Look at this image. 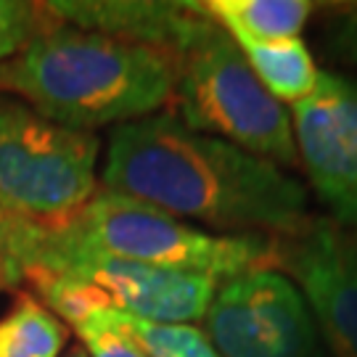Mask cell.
Here are the masks:
<instances>
[{
    "label": "cell",
    "instance_id": "cell-1",
    "mask_svg": "<svg viewBox=\"0 0 357 357\" xmlns=\"http://www.w3.org/2000/svg\"><path fill=\"white\" fill-rule=\"evenodd\" d=\"M103 191L225 233L296 238L310 217L305 185L286 169L185 128L172 112L116 125L101 169Z\"/></svg>",
    "mask_w": 357,
    "mask_h": 357
},
{
    "label": "cell",
    "instance_id": "cell-2",
    "mask_svg": "<svg viewBox=\"0 0 357 357\" xmlns=\"http://www.w3.org/2000/svg\"><path fill=\"white\" fill-rule=\"evenodd\" d=\"M178 77L172 53L56 24L0 64V93L56 125L96 132L159 114L175 98Z\"/></svg>",
    "mask_w": 357,
    "mask_h": 357
},
{
    "label": "cell",
    "instance_id": "cell-3",
    "mask_svg": "<svg viewBox=\"0 0 357 357\" xmlns=\"http://www.w3.org/2000/svg\"><path fill=\"white\" fill-rule=\"evenodd\" d=\"M61 233L66 241L128 262L204 273L230 281L281 265V241L262 233H209L156 206L103 191Z\"/></svg>",
    "mask_w": 357,
    "mask_h": 357
},
{
    "label": "cell",
    "instance_id": "cell-4",
    "mask_svg": "<svg viewBox=\"0 0 357 357\" xmlns=\"http://www.w3.org/2000/svg\"><path fill=\"white\" fill-rule=\"evenodd\" d=\"M96 132L56 125L0 93V212L32 228H69L98 193Z\"/></svg>",
    "mask_w": 357,
    "mask_h": 357
},
{
    "label": "cell",
    "instance_id": "cell-5",
    "mask_svg": "<svg viewBox=\"0 0 357 357\" xmlns=\"http://www.w3.org/2000/svg\"><path fill=\"white\" fill-rule=\"evenodd\" d=\"M172 114L185 128L273 165H299L294 146L291 114L262 88L241 48L217 29L180 61Z\"/></svg>",
    "mask_w": 357,
    "mask_h": 357
},
{
    "label": "cell",
    "instance_id": "cell-6",
    "mask_svg": "<svg viewBox=\"0 0 357 357\" xmlns=\"http://www.w3.org/2000/svg\"><path fill=\"white\" fill-rule=\"evenodd\" d=\"M204 320L206 336L222 357H320L305 296L278 270L225 281Z\"/></svg>",
    "mask_w": 357,
    "mask_h": 357
},
{
    "label": "cell",
    "instance_id": "cell-7",
    "mask_svg": "<svg viewBox=\"0 0 357 357\" xmlns=\"http://www.w3.org/2000/svg\"><path fill=\"white\" fill-rule=\"evenodd\" d=\"M294 146L310 185L342 225L357 228V79L318 72V85L294 103Z\"/></svg>",
    "mask_w": 357,
    "mask_h": 357
},
{
    "label": "cell",
    "instance_id": "cell-8",
    "mask_svg": "<svg viewBox=\"0 0 357 357\" xmlns=\"http://www.w3.org/2000/svg\"><path fill=\"white\" fill-rule=\"evenodd\" d=\"M307 296L333 357H357V238L333 222H312L281 241V265Z\"/></svg>",
    "mask_w": 357,
    "mask_h": 357
},
{
    "label": "cell",
    "instance_id": "cell-9",
    "mask_svg": "<svg viewBox=\"0 0 357 357\" xmlns=\"http://www.w3.org/2000/svg\"><path fill=\"white\" fill-rule=\"evenodd\" d=\"M45 8L61 24L159 48L180 61L220 26L202 3L165 0H51Z\"/></svg>",
    "mask_w": 357,
    "mask_h": 357
},
{
    "label": "cell",
    "instance_id": "cell-10",
    "mask_svg": "<svg viewBox=\"0 0 357 357\" xmlns=\"http://www.w3.org/2000/svg\"><path fill=\"white\" fill-rule=\"evenodd\" d=\"M202 6L238 48L299 38L315 11L312 0H206Z\"/></svg>",
    "mask_w": 357,
    "mask_h": 357
},
{
    "label": "cell",
    "instance_id": "cell-11",
    "mask_svg": "<svg viewBox=\"0 0 357 357\" xmlns=\"http://www.w3.org/2000/svg\"><path fill=\"white\" fill-rule=\"evenodd\" d=\"M246 64L275 101L299 103L318 85V69L310 48L299 38L255 43L241 48Z\"/></svg>",
    "mask_w": 357,
    "mask_h": 357
},
{
    "label": "cell",
    "instance_id": "cell-12",
    "mask_svg": "<svg viewBox=\"0 0 357 357\" xmlns=\"http://www.w3.org/2000/svg\"><path fill=\"white\" fill-rule=\"evenodd\" d=\"M69 328L35 294L19 291L0 318V357H59Z\"/></svg>",
    "mask_w": 357,
    "mask_h": 357
},
{
    "label": "cell",
    "instance_id": "cell-13",
    "mask_svg": "<svg viewBox=\"0 0 357 357\" xmlns=\"http://www.w3.org/2000/svg\"><path fill=\"white\" fill-rule=\"evenodd\" d=\"M109 318L149 357H222L202 328L180 323H151L109 310Z\"/></svg>",
    "mask_w": 357,
    "mask_h": 357
},
{
    "label": "cell",
    "instance_id": "cell-14",
    "mask_svg": "<svg viewBox=\"0 0 357 357\" xmlns=\"http://www.w3.org/2000/svg\"><path fill=\"white\" fill-rule=\"evenodd\" d=\"M61 24L45 3L0 0V64L22 53L32 40Z\"/></svg>",
    "mask_w": 357,
    "mask_h": 357
},
{
    "label": "cell",
    "instance_id": "cell-15",
    "mask_svg": "<svg viewBox=\"0 0 357 357\" xmlns=\"http://www.w3.org/2000/svg\"><path fill=\"white\" fill-rule=\"evenodd\" d=\"M75 331L82 339L88 357H149L114 320L109 318V310L90 315Z\"/></svg>",
    "mask_w": 357,
    "mask_h": 357
},
{
    "label": "cell",
    "instance_id": "cell-16",
    "mask_svg": "<svg viewBox=\"0 0 357 357\" xmlns=\"http://www.w3.org/2000/svg\"><path fill=\"white\" fill-rule=\"evenodd\" d=\"M326 48L331 59L357 69V3L333 6L326 24Z\"/></svg>",
    "mask_w": 357,
    "mask_h": 357
},
{
    "label": "cell",
    "instance_id": "cell-17",
    "mask_svg": "<svg viewBox=\"0 0 357 357\" xmlns=\"http://www.w3.org/2000/svg\"><path fill=\"white\" fill-rule=\"evenodd\" d=\"M0 281L6 283V286H19V283H22L19 270L13 268L11 257L6 255V249H3V246H0Z\"/></svg>",
    "mask_w": 357,
    "mask_h": 357
},
{
    "label": "cell",
    "instance_id": "cell-18",
    "mask_svg": "<svg viewBox=\"0 0 357 357\" xmlns=\"http://www.w3.org/2000/svg\"><path fill=\"white\" fill-rule=\"evenodd\" d=\"M16 225H19V220H11L8 215L0 212V246L6 249L8 257H11V238H13V233H16ZM13 268H16V265H13Z\"/></svg>",
    "mask_w": 357,
    "mask_h": 357
},
{
    "label": "cell",
    "instance_id": "cell-19",
    "mask_svg": "<svg viewBox=\"0 0 357 357\" xmlns=\"http://www.w3.org/2000/svg\"><path fill=\"white\" fill-rule=\"evenodd\" d=\"M64 357H88V352H85V349H82V347H79V349H72V352H69V355H64Z\"/></svg>",
    "mask_w": 357,
    "mask_h": 357
},
{
    "label": "cell",
    "instance_id": "cell-20",
    "mask_svg": "<svg viewBox=\"0 0 357 357\" xmlns=\"http://www.w3.org/2000/svg\"><path fill=\"white\" fill-rule=\"evenodd\" d=\"M3 289H8V286H6V283H3V281H0V291H3Z\"/></svg>",
    "mask_w": 357,
    "mask_h": 357
}]
</instances>
